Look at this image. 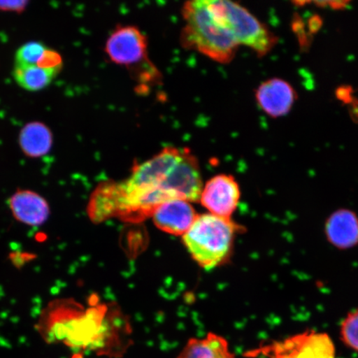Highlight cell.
I'll return each mask as SVG.
<instances>
[{"label": "cell", "mask_w": 358, "mask_h": 358, "mask_svg": "<svg viewBox=\"0 0 358 358\" xmlns=\"http://www.w3.org/2000/svg\"><path fill=\"white\" fill-rule=\"evenodd\" d=\"M236 231L231 219L206 213L198 215L182 239L192 259L205 270H212L229 255Z\"/></svg>", "instance_id": "3957f363"}, {"label": "cell", "mask_w": 358, "mask_h": 358, "mask_svg": "<svg viewBox=\"0 0 358 358\" xmlns=\"http://www.w3.org/2000/svg\"><path fill=\"white\" fill-rule=\"evenodd\" d=\"M28 4L26 1H0V10L3 11L21 12Z\"/></svg>", "instance_id": "d6986e66"}, {"label": "cell", "mask_w": 358, "mask_h": 358, "mask_svg": "<svg viewBox=\"0 0 358 358\" xmlns=\"http://www.w3.org/2000/svg\"><path fill=\"white\" fill-rule=\"evenodd\" d=\"M255 97L266 115L279 118L289 113L296 101V92L291 85L280 78H271L259 85Z\"/></svg>", "instance_id": "9c48e42d"}, {"label": "cell", "mask_w": 358, "mask_h": 358, "mask_svg": "<svg viewBox=\"0 0 358 358\" xmlns=\"http://www.w3.org/2000/svg\"><path fill=\"white\" fill-rule=\"evenodd\" d=\"M105 52L113 64L136 73L138 82L150 83L159 79V71L149 57L146 35L137 26L116 27L106 40Z\"/></svg>", "instance_id": "5b68a950"}, {"label": "cell", "mask_w": 358, "mask_h": 358, "mask_svg": "<svg viewBox=\"0 0 358 358\" xmlns=\"http://www.w3.org/2000/svg\"><path fill=\"white\" fill-rule=\"evenodd\" d=\"M178 358H236L227 340L220 335L208 334L204 338H191Z\"/></svg>", "instance_id": "4fadbf2b"}, {"label": "cell", "mask_w": 358, "mask_h": 358, "mask_svg": "<svg viewBox=\"0 0 358 358\" xmlns=\"http://www.w3.org/2000/svg\"><path fill=\"white\" fill-rule=\"evenodd\" d=\"M37 257L36 255L30 252H13L8 256V259L12 263V265L17 268H22L27 264L33 262Z\"/></svg>", "instance_id": "ac0fdd59"}, {"label": "cell", "mask_w": 358, "mask_h": 358, "mask_svg": "<svg viewBox=\"0 0 358 358\" xmlns=\"http://www.w3.org/2000/svg\"><path fill=\"white\" fill-rule=\"evenodd\" d=\"M341 337L348 347L358 352V308L348 313L343 321Z\"/></svg>", "instance_id": "e0dca14e"}, {"label": "cell", "mask_w": 358, "mask_h": 358, "mask_svg": "<svg viewBox=\"0 0 358 358\" xmlns=\"http://www.w3.org/2000/svg\"><path fill=\"white\" fill-rule=\"evenodd\" d=\"M272 358H335V348L328 334L304 332L263 348Z\"/></svg>", "instance_id": "52a82bcc"}, {"label": "cell", "mask_w": 358, "mask_h": 358, "mask_svg": "<svg viewBox=\"0 0 358 358\" xmlns=\"http://www.w3.org/2000/svg\"><path fill=\"white\" fill-rule=\"evenodd\" d=\"M208 3L239 47L248 48L258 57H264L278 42L268 27L241 3L231 0H208Z\"/></svg>", "instance_id": "277c9868"}, {"label": "cell", "mask_w": 358, "mask_h": 358, "mask_svg": "<svg viewBox=\"0 0 358 358\" xmlns=\"http://www.w3.org/2000/svg\"><path fill=\"white\" fill-rule=\"evenodd\" d=\"M325 235L331 245L348 250L358 245V217L348 209H339L325 223Z\"/></svg>", "instance_id": "7c38bea8"}, {"label": "cell", "mask_w": 358, "mask_h": 358, "mask_svg": "<svg viewBox=\"0 0 358 358\" xmlns=\"http://www.w3.org/2000/svg\"><path fill=\"white\" fill-rule=\"evenodd\" d=\"M241 199L238 182L229 174H218L209 179L201 189L199 201L215 216L229 218Z\"/></svg>", "instance_id": "ba28073f"}, {"label": "cell", "mask_w": 358, "mask_h": 358, "mask_svg": "<svg viewBox=\"0 0 358 358\" xmlns=\"http://www.w3.org/2000/svg\"><path fill=\"white\" fill-rule=\"evenodd\" d=\"M203 182L199 161L187 147L166 146L144 162L134 165L122 182L112 180V217L140 219L171 199L199 201Z\"/></svg>", "instance_id": "6da1fadb"}, {"label": "cell", "mask_w": 358, "mask_h": 358, "mask_svg": "<svg viewBox=\"0 0 358 358\" xmlns=\"http://www.w3.org/2000/svg\"><path fill=\"white\" fill-rule=\"evenodd\" d=\"M8 207L16 221L29 227L43 225L51 213L48 201L28 189L17 190L8 199Z\"/></svg>", "instance_id": "8fae6325"}, {"label": "cell", "mask_w": 358, "mask_h": 358, "mask_svg": "<svg viewBox=\"0 0 358 358\" xmlns=\"http://www.w3.org/2000/svg\"><path fill=\"white\" fill-rule=\"evenodd\" d=\"M191 203L182 199L169 200L159 205L150 217L155 225L161 231L172 235L183 236L198 217Z\"/></svg>", "instance_id": "30bf717a"}, {"label": "cell", "mask_w": 358, "mask_h": 358, "mask_svg": "<svg viewBox=\"0 0 358 358\" xmlns=\"http://www.w3.org/2000/svg\"><path fill=\"white\" fill-rule=\"evenodd\" d=\"M48 48L41 42L33 41L22 45L16 52L15 66H38Z\"/></svg>", "instance_id": "2e32d148"}, {"label": "cell", "mask_w": 358, "mask_h": 358, "mask_svg": "<svg viewBox=\"0 0 358 358\" xmlns=\"http://www.w3.org/2000/svg\"><path fill=\"white\" fill-rule=\"evenodd\" d=\"M20 143L26 155L39 158L47 155L51 150L52 134L50 129L43 123H29L22 129Z\"/></svg>", "instance_id": "5bb4252c"}, {"label": "cell", "mask_w": 358, "mask_h": 358, "mask_svg": "<svg viewBox=\"0 0 358 358\" xmlns=\"http://www.w3.org/2000/svg\"><path fill=\"white\" fill-rule=\"evenodd\" d=\"M180 43L220 64H229L239 46L210 8L208 0H190L181 8Z\"/></svg>", "instance_id": "7a4b0ae2"}, {"label": "cell", "mask_w": 358, "mask_h": 358, "mask_svg": "<svg viewBox=\"0 0 358 358\" xmlns=\"http://www.w3.org/2000/svg\"><path fill=\"white\" fill-rule=\"evenodd\" d=\"M58 74L57 71L38 66H15L13 78L22 88L29 92H38L46 88Z\"/></svg>", "instance_id": "9a60e30c"}, {"label": "cell", "mask_w": 358, "mask_h": 358, "mask_svg": "<svg viewBox=\"0 0 358 358\" xmlns=\"http://www.w3.org/2000/svg\"><path fill=\"white\" fill-rule=\"evenodd\" d=\"M85 311L86 308L73 298L53 299L40 313L35 329L45 343L62 344Z\"/></svg>", "instance_id": "8992f818"}]
</instances>
